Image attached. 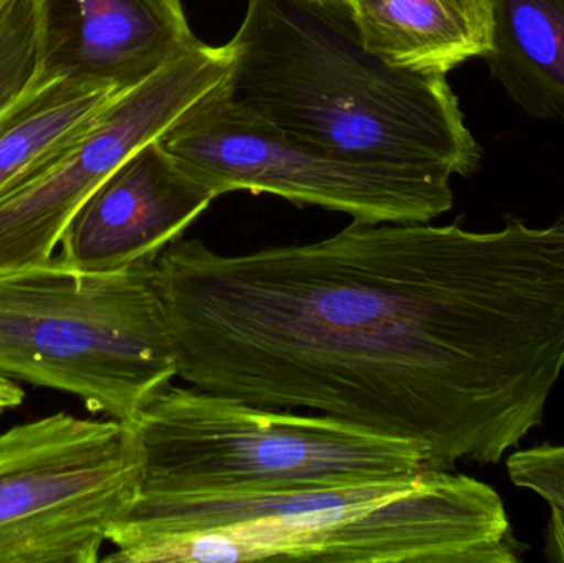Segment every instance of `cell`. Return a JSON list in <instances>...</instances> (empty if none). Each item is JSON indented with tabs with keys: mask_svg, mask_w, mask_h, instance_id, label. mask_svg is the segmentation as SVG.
I'll list each match as a JSON object with an SVG mask.
<instances>
[{
	"mask_svg": "<svg viewBox=\"0 0 564 563\" xmlns=\"http://www.w3.org/2000/svg\"><path fill=\"white\" fill-rule=\"evenodd\" d=\"M154 277L178 379L408 440L427 469L499 463L564 369V217L487 234L351 221L247 255L181 238Z\"/></svg>",
	"mask_w": 564,
	"mask_h": 563,
	"instance_id": "1",
	"label": "cell"
},
{
	"mask_svg": "<svg viewBox=\"0 0 564 563\" xmlns=\"http://www.w3.org/2000/svg\"><path fill=\"white\" fill-rule=\"evenodd\" d=\"M227 42L228 98L344 158L476 174L482 149L444 73L394 68L368 52L350 3L247 0Z\"/></svg>",
	"mask_w": 564,
	"mask_h": 563,
	"instance_id": "2",
	"label": "cell"
},
{
	"mask_svg": "<svg viewBox=\"0 0 564 563\" xmlns=\"http://www.w3.org/2000/svg\"><path fill=\"white\" fill-rule=\"evenodd\" d=\"M172 538L106 557L119 563H516L496 489L427 469L406 481L243 499H175Z\"/></svg>",
	"mask_w": 564,
	"mask_h": 563,
	"instance_id": "3",
	"label": "cell"
},
{
	"mask_svg": "<svg viewBox=\"0 0 564 563\" xmlns=\"http://www.w3.org/2000/svg\"><path fill=\"white\" fill-rule=\"evenodd\" d=\"M138 496L243 499L406 481L426 453L335 416L167 386L131 422Z\"/></svg>",
	"mask_w": 564,
	"mask_h": 563,
	"instance_id": "4",
	"label": "cell"
},
{
	"mask_svg": "<svg viewBox=\"0 0 564 563\" xmlns=\"http://www.w3.org/2000/svg\"><path fill=\"white\" fill-rule=\"evenodd\" d=\"M154 268L89 273L53 257L0 274V373L131 422L178 377Z\"/></svg>",
	"mask_w": 564,
	"mask_h": 563,
	"instance_id": "5",
	"label": "cell"
},
{
	"mask_svg": "<svg viewBox=\"0 0 564 563\" xmlns=\"http://www.w3.org/2000/svg\"><path fill=\"white\" fill-rule=\"evenodd\" d=\"M159 142L220 197L237 191L273 194L365 224H430L454 205L451 175L325 151L231 101L225 86L185 112Z\"/></svg>",
	"mask_w": 564,
	"mask_h": 563,
	"instance_id": "6",
	"label": "cell"
},
{
	"mask_svg": "<svg viewBox=\"0 0 564 563\" xmlns=\"http://www.w3.org/2000/svg\"><path fill=\"white\" fill-rule=\"evenodd\" d=\"M128 423L55 413L0 435V563H95L138 496Z\"/></svg>",
	"mask_w": 564,
	"mask_h": 563,
	"instance_id": "7",
	"label": "cell"
},
{
	"mask_svg": "<svg viewBox=\"0 0 564 563\" xmlns=\"http://www.w3.org/2000/svg\"><path fill=\"white\" fill-rule=\"evenodd\" d=\"M234 56L202 42L122 93L82 138L0 195V274L46 263L99 184L227 85Z\"/></svg>",
	"mask_w": 564,
	"mask_h": 563,
	"instance_id": "8",
	"label": "cell"
},
{
	"mask_svg": "<svg viewBox=\"0 0 564 563\" xmlns=\"http://www.w3.org/2000/svg\"><path fill=\"white\" fill-rule=\"evenodd\" d=\"M218 197L155 139L89 195L66 227L55 258L89 273L155 263Z\"/></svg>",
	"mask_w": 564,
	"mask_h": 563,
	"instance_id": "9",
	"label": "cell"
},
{
	"mask_svg": "<svg viewBox=\"0 0 564 563\" xmlns=\"http://www.w3.org/2000/svg\"><path fill=\"white\" fill-rule=\"evenodd\" d=\"M40 78L124 93L200 45L182 0H32Z\"/></svg>",
	"mask_w": 564,
	"mask_h": 563,
	"instance_id": "10",
	"label": "cell"
},
{
	"mask_svg": "<svg viewBox=\"0 0 564 563\" xmlns=\"http://www.w3.org/2000/svg\"><path fill=\"white\" fill-rule=\"evenodd\" d=\"M368 52L394 68L447 73L492 50V0H354Z\"/></svg>",
	"mask_w": 564,
	"mask_h": 563,
	"instance_id": "11",
	"label": "cell"
},
{
	"mask_svg": "<svg viewBox=\"0 0 564 563\" xmlns=\"http://www.w3.org/2000/svg\"><path fill=\"white\" fill-rule=\"evenodd\" d=\"M494 78L527 115L564 124V0H492Z\"/></svg>",
	"mask_w": 564,
	"mask_h": 563,
	"instance_id": "12",
	"label": "cell"
},
{
	"mask_svg": "<svg viewBox=\"0 0 564 563\" xmlns=\"http://www.w3.org/2000/svg\"><path fill=\"white\" fill-rule=\"evenodd\" d=\"M121 95L86 83L43 79L0 124V195L85 136Z\"/></svg>",
	"mask_w": 564,
	"mask_h": 563,
	"instance_id": "13",
	"label": "cell"
},
{
	"mask_svg": "<svg viewBox=\"0 0 564 563\" xmlns=\"http://www.w3.org/2000/svg\"><path fill=\"white\" fill-rule=\"evenodd\" d=\"M507 469L513 485L536 492L552 508L564 511V446L542 445L513 453Z\"/></svg>",
	"mask_w": 564,
	"mask_h": 563,
	"instance_id": "14",
	"label": "cell"
},
{
	"mask_svg": "<svg viewBox=\"0 0 564 563\" xmlns=\"http://www.w3.org/2000/svg\"><path fill=\"white\" fill-rule=\"evenodd\" d=\"M546 555L550 561L564 563V511L563 509L552 508V518H550L549 544H546Z\"/></svg>",
	"mask_w": 564,
	"mask_h": 563,
	"instance_id": "15",
	"label": "cell"
},
{
	"mask_svg": "<svg viewBox=\"0 0 564 563\" xmlns=\"http://www.w3.org/2000/svg\"><path fill=\"white\" fill-rule=\"evenodd\" d=\"M25 399V392L13 380L0 373V413L15 409Z\"/></svg>",
	"mask_w": 564,
	"mask_h": 563,
	"instance_id": "16",
	"label": "cell"
},
{
	"mask_svg": "<svg viewBox=\"0 0 564 563\" xmlns=\"http://www.w3.org/2000/svg\"><path fill=\"white\" fill-rule=\"evenodd\" d=\"M10 2H12V0H0V13L6 10V7L9 6Z\"/></svg>",
	"mask_w": 564,
	"mask_h": 563,
	"instance_id": "17",
	"label": "cell"
},
{
	"mask_svg": "<svg viewBox=\"0 0 564 563\" xmlns=\"http://www.w3.org/2000/svg\"><path fill=\"white\" fill-rule=\"evenodd\" d=\"M341 2L350 3V6H351V3H354V0H341Z\"/></svg>",
	"mask_w": 564,
	"mask_h": 563,
	"instance_id": "18",
	"label": "cell"
}]
</instances>
